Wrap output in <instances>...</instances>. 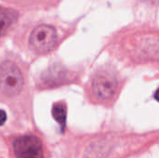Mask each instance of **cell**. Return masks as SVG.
<instances>
[{"mask_svg":"<svg viewBox=\"0 0 159 158\" xmlns=\"http://www.w3.org/2000/svg\"><path fill=\"white\" fill-rule=\"evenodd\" d=\"M113 149V142L108 139H100L88 146L84 158H108Z\"/></svg>","mask_w":159,"mask_h":158,"instance_id":"5","label":"cell"},{"mask_svg":"<svg viewBox=\"0 0 159 158\" xmlns=\"http://www.w3.org/2000/svg\"><path fill=\"white\" fill-rule=\"evenodd\" d=\"M66 106L62 102H57L52 107V115L54 119L61 126L63 129L65 127V121H66Z\"/></svg>","mask_w":159,"mask_h":158,"instance_id":"7","label":"cell"},{"mask_svg":"<svg viewBox=\"0 0 159 158\" xmlns=\"http://www.w3.org/2000/svg\"><path fill=\"white\" fill-rule=\"evenodd\" d=\"M18 20V12L0 7V37L5 35L16 23Z\"/></svg>","mask_w":159,"mask_h":158,"instance_id":"6","label":"cell"},{"mask_svg":"<svg viewBox=\"0 0 159 158\" xmlns=\"http://www.w3.org/2000/svg\"><path fill=\"white\" fill-rule=\"evenodd\" d=\"M7 121V114L5 111L0 110V126H3Z\"/></svg>","mask_w":159,"mask_h":158,"instance_id":"8","label":"cell"},{"mask_svg":"<svg viewBox=\"0 0 159 158\" xmlns=\"http://www.w3.org/2000/svg\"><path fill=\"white\" fill-rule=\"evenodd\" d=\"M57 42V33L54 27L47 24L36 26L29 37V45L36 53H48L52 50Z\"/></svg>","mask_w":159,"mask_h":158,"instance_id":"3","label":"cell"},{"mask_svg":"<svg viewBox=\"0 0 159 158\" xmlns=\"http://www.w3.org/2000/svg\"><path fill=\"white\" fill-rule=\"evenodd\" d=\"M14 152L17 158H43L41 142L35 136H23L14 142Z\"/></svg>","mask_w":159,"mask_h":158,"instance_id":"4","label":"cell"},{"mask_svg":"<svg viewBox=\"0 0 159 158\" xmlns=\"http://www.w3.org/2000/svg\"><path fill=\"white\" fill-rule=\"evenodd\" d=\"M118 89V80L113 72L102 71L95 74L91 81V92L95 99L107 102L113 99Z\"/></svg>","mask_w":159,"mask_h":158,"instance_id":"2","label":"cell"},{"mask_svg":"<svg viewBox=\"0 0 159 158\" xmlns=\"http://www.w3.org/2000/svg\"><path fill=\"white\" fill-rule=\"evenodd\" d=\"M23 87V77L19 67L12 61L0 64V92L6 96L18 95Z\"/></svg>","mask_w":159,"mask_h":158,"instance_id":"1","label":"cell"},{"mask_svg":"<svg viewBox=\"0 0 159 158\" xmlns=\"http://www.w3.org/2000/svg\"><path fill=\"white\" fill-rule=\"evenodd\" d=\"M155 98H156V100L159 102V88L157 90V92L155 93Z\"/></svg>","mask_w":159,"mask_h":158,"instance_id":"9","label":"cell"}]
</instances>
